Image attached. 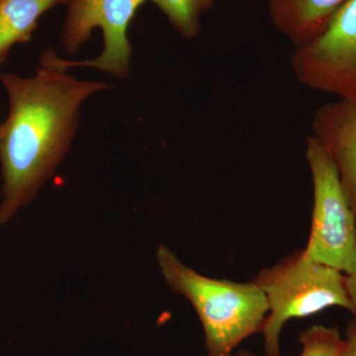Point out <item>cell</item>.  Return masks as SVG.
<instances>
[{
    "label": "cell",
    "instance_id": "6da1fadb",
    "mask_svg": "<svg viewBox=\"0 0 356 356\" xmlns=\"http://www.w3.org/2000/svg\"><path fill=\"white\" fill-rule=\"evenodd\" d=\"M0 81L9 98L6 132L0 140V224H6L31 202L70 151L81 105L108 86L44 65L34 76L3 74Z\"/></svg>",
    "mask_w": 356,
    "mask_h": 356
},
{
    "label": "cell",
    "instance_id": "7a4b0ae2",
    "mask_svg": "<svg viewBox=\"0 0 356 356\" xmlns=\"http://www.w3.org/2000/svg\"><path fill=\"white\" fill-rule=\"evenodd\" d=\"M158 264L168 286L188 300L202 324L207 353L228 355L248 337L261 332L268 304L255 283L206 277L161 245Z\"/></svg>",
    "mask_w": 356,
    "mask_h": 356
},
{
    "label": "cell",
    "instance_id": "3957f363",
    "mask_svg": "<svg viewBox=\"0 0 356 356\" xmlns=\"http://www.w3.org/2000/svg\"><path fill=\"white\" fill-rule=\"evenodd\" d=\"M268 304L261 334L266 356H281L280 334L294 318L310 317L331 307L353 312L346 274L297 250L255 276Z\"/></svg>",
    "mask_w": 356,
    "mask_h": 356
},
{
    "label": "cell",
    "instance_id": "277c9868",
    "mask_svg": "<svg viewBox=\"0 0 356 356\" xmlns=\"http://www.w3.org/2000/svg\"><path fill=\"white\" fill-rule=\"evenodd\" d=\"M147 0H69L63 25V46L67 54L81 50L95 29L103 37V50L91 60H67L53 51H44L40 65L67 70L70 67H92L115 77L127 79L133 58V47L129 39V27L140 7Z\"/></svg>",
    "mask_w": 356,
    "mask_h": 356
},
{
    "label": "cell",
    "instance_id": "5b68a950",
    "mask_svg": "<svg viewBox=\"0 0 356 356\" xmlns=\"http://www.w3.org/2000/svg\"><path fill=\"white\" fill-rule=\"evenodd\" d=\"M306 159L313 180L312 227L304 252L313 261L350 271L356 245V213L330 154L314 136L307 140Z\"/></svg>",
    "mask_w": 356,
    "mask_h": 356
},
{
    "label": "cell",
    "instance_id": "8992f818",
    "mask_svg": "<svg viewBox=\"0 0 356 356\" xmlns=\"http://www.w3.org/2000/svg\"><path fill=\"white\" fill-rule=\"evenodd\" d=\"M291 63L303 86L356 102V0H346L317 37L296 47Z\"/></svg>",
    "mask_w": 356,
    "mask_h": 356
},
{
    "label": "cell",
    "instance_id": "52a82bcc",
    "mask_svg": "<svg viewBox=\"0 0 356 356\" xmlns=\"http://www.w3.org/2000/svg\"><path fill=\"white\" fill-rule=\"evenodd\" d=\"M336 163L356 213V102L337 99L314 117L313 135Z\"/></svg>",
    "mask_w": 356,
    "mask_h": 356
},
{
    "label": "cell",
    "instance_id": "ba28073f",
    "mask_svg": "<svg viewBox=\"0 0 356 356\" xmlns=\"http://www.w3.org/2000/svg\"><path fill=\"white\" fill-rule=\"evenodd\" d=\"M346 0H268L276 29L296 47L317 37Z\"/></svg>",
    "mask_w": 356,
    "mask_h": 356
},
{
    "label": "cell",
    "instance_id": "9c48e42d",
    "mask_svg": "<svg viewBox=\"0 0 356 356\" xmlns=\"http://www.w3.org/2000/svg\"><path fill=\"white\" fill-rule=\"evenodd\" d=\"M60 3V0H0V65L14 46L32 39L40 18Z\"/></svg>",
    "mask_w": 356,
    "mask_h": 356
},
{
    "label": "cell",
    "instance_id": "30bf717a",
    "mask_svg": "<svg viewBox=\"0 0 356 356\" xmlns=\"http://www.w3.org/2000/svg\"><path fill=\"white\" fill-rule=\"evenodd\" d=\"M172 27L185 39L197 36L201 16L210 9L215 0H152Z\"/></svg>",
    "mask_w": 356,
    "mask_h": 356
},
{
    "label": "cell",
    "instance_id": "8fae6325",
    "mask_svg": "<svg viewBox=\"0 0 356 356\" xmlns=\"http://www.w3.org/2000/svg\"><path fill=\"white\" fill-rule=\"evenodd\" d=\"M302 346L299 356H344L346 339L336 327L312 325L300 334Z\"/></svg>",
    "mask_w": 356,
    "mask_h": 356
},
{
    "label": "cell",
    "instance_id": "7c38bea8",
    "mask_svg": "<svg viewBox=\"0 0 356 356\" xmlns=\"http://www.w3.org/2000/svg\"><path fill=\"white\" fill-rule=\"evenodd\" d=\"M346 287H348V296H350L351 305H353V317H356V245L353 252V262L350 271L346 274Z\"/></svg>",
    "mask_w": 356,
    "mask_h": 356
},
{
    "label": "cell",
    "instance_id": "4fadbf2b",
    "mask_svg": "<svg viewBox=\"0 0 356 356\" xmlns=\"http://www.w3.org/2000/svg\"><path fill=\"white\" fill-rule=\"evenodd\" d=\"M346 353L344 356H356V317L348 323L346 331Z\"/></svg>",
    "mask_w": 356,
    "mask_h": 356
},
{
    "label": "cell",
    "instance_id": "5bb4252c",
    "mask_svg": "<svg viewBox=\"0 0 356 356\" xmlns=\"http://www.w3.org/2000/svg\"><path fill=\"white\" fill-rule=\"evenodd\" d=\"M205 356H257L254 353H252V351L248 350H241L238 353H236V355H210V353H207Z\"/></svg>",
    "mask_w": 356,
    "mask_h": 356
},
{
    "label": "cell",
    "instance_id": "9a60e30c",
    "mask_svg": "<svg viewBox=\"0 0 356 356\" xmlns=\"http://www.w3.org/2000/svg\"><path fill=\"white\" fill-rule=\"evenodd\" d=\"M6 122H3V123L0 124V140H1V138L3 137L4 132H6Z\"/></svg>",
    "mask_w": 356,
    "mask_h": 356
},
{
    "label": "cell",
    "instance_id": "2e32d148",
    "mask_svg": "<svg viewBox=\"0 0 356 356\" xmlns=\"http://www.w3.org/2000/svg\"><path fill=\"white\" fill-rule=\"evenodd\" d=\"M60 1H62V3L67 4V2L69 1V0H60Z\"/></svg>",
    "mask_w": 356,
    "mask_h": 356
}]
</instances>
